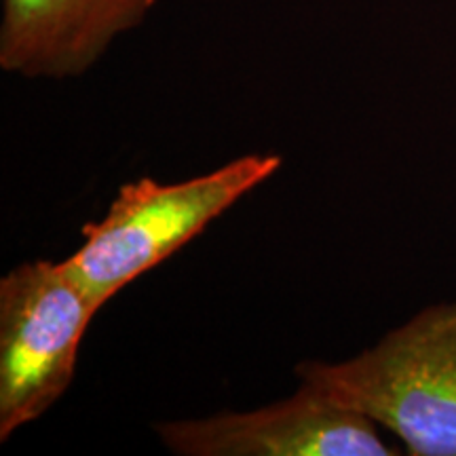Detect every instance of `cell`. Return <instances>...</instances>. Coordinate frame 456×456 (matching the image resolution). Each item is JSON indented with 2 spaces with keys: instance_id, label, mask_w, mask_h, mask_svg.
<instances>
[{
  "instance_id": "1",
  "label": "cell",
  "mask_w": 456,
  "mask_h": 456,
  "mask_svg": "<svg viewBox=\"0 0 456 456\" xmlns=\"http://www.w3.org/2000/svg\"><path fill=\"white\" fill-rule=\"evenodd\" d=\"M294 372L391 431L406 454L456 456V300L427 306L346 362Z\"/></svg>"
},
{
  "instance_id": "4",
  "label": "cell",
  "mask_w": 456,
  "mask_h": 456,
  "mask_svg": "<svg viewBox=\"0 0 456 456\" xmlns=\"http://www.w3.org/2000/svg\"><path fill=\"white\" fill-rule=\"evenodd\" d=\"M372 419L340 406L300 383L294 395L249 412L155 425L159 440L178 456H395Z\"/></svg>"
},
{
  "instance_id": "5",
  "label": "cell",
  "mask_w": 456,
  "mask_h": 456,
  "mask_svg": "<svg viewBox=\"0 0 456 456\" xmlns=\"http://www.w3.org/2000/svg\"><path fill=\"white\" fill-rule=\"evenodd\" d=\"M157 0H4L0 68L26 78L81 77Z\"/></svg>"
},
{
  "instance_id": "3",
  "label": "cell",
  "mask_w": 456,
  "mask_h": 456,
  "mask_svg": "<svg viewBox=\"0 0 456 456\" xmlns=\"http://www.w3.org/2000/svg\"><path fill=\"white\" fill-rule=\"evenodd\" d=\"M98 313L64 262H21L0 279V442L64 397Z\"/></svg>"
},
{
  "instance_id": "2",
  "label": "cell",
  "mask_w": 456,
  "mask_h": 456,
  "mask_svg": "<svg viewBox=\"0 0 456 456\" xmlns=\"http://www.w3.org/2000/svg\"><path fill=\"white\" fill-rule=\"evenodd\" d=\"M281 155H245L182 182H125L106 216L83 226V243L64 262L95 306L163 265L216 218L281 169Z\"/></svg>"
}]
</instances>
